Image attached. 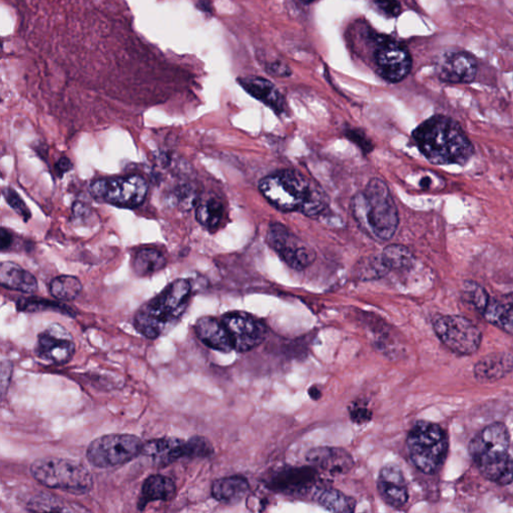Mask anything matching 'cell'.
Masks as SVG:
<instances>
[{
	"mask_svg": "<svg viewBox=\"0 0 513 513\" xmlns=\"http://www.w3.org/2000/svg\"><path fill=\"white\" fill-rule=\"evenodd\" d=\"M407 447L413 465L421 472L432 475L448 458V438L438 424L418 421L408 433Z\"/></svg>",
	"mask_w": 513,
	"mask_h": 513,
	"instance_id": "obj_7",
	"label": "cell"
},
{
	"mask_svg": "<svg viewBox=\"0 0 513 513\" xmlns=\"http://www.w3.org/2000/svg\"><path fill=\"white\" fill-rule=\"evenodd\" d=\"M477 59L467 52L444 55L438 65V74L441 81L450 84H469L478 75Z\"/></svg>",
	"mask_w": 513,
	"mask_h": 513,
	"instance_id": "obj_15",
	"label": "cell"
},
{
	"mask_svg": "<svg viewBox=\"0 0 513 513\" xmlns=\"http://www.w3.org/2000/svg\"><path fill=\"white\" fill-rule=\"evenodd\" d=\"M354 218L361 228L378 241H388L397 233L399 216L389 187L380 179H372L351 203Z\"/></svg>",
	"mask_w": 513,
	"mask_h": 513,
	"instance_id": "obj_4",
	"label": "cell"
},
{
	"mask_svg": "<svg viewBox=\"0 0 513 513\" xmlns=\"http://www.w3.org/2000/svg\"><path fill=\"white\" fill-rule=\"evenodd\" d=\"M374 5L382 15L388 17H397L402 11L398 0H374Z\"/></svg>",
	"mask_w": 513,
	"mask_h": 513,
	"instance_id": "obj_36",
	"label": "cell"
},
{
	"mask_svg": "<svg viewBox=\"0 0 513 513\" xmlns=\"http://www.w3.org/2000/svg\"><path fill=\"white\" fill-rule=\"evenodd\" d=\"M513 369V358L508 353H493L480 359L475 375L480 382H493L506 377Z\"/></svg>",
	"mask_w": 513,
	"mask_h": 513,
	"instance_id": "obj_22",
	"label": "cell"
},
{
	"mask_svg": "<svg viewBox=\"0 0 513 513\" xmlns=\"http://www.w3.org/2000/svg\"><path fill=\"white\" fill-rule=\"evenodd\" d=\"M238 83L244 90L252 96L268 106L277 114L285 110L284 97L271 82L259 76H246L238 78Z\"/></svg>",
	"mask_w": 513,
	"mask_h": 513,
	"instance_id": "obj_20",
	"label": "cell"
},
{
	"mask_svg": "<svg viewBox=\"0 0 513 513\" xmlns=\"http://www.w3.org/2000/svg\"><path fill=\"white\" fill-rule=\"evenodd\" d=\"M147 190L149 185L140 175L97 180L90 186L94 198L128 209L141 206L146 200Z\"/></svg>",
	"mask_w": 513,
	"mask_h": 513,
	"instance_id": "obj_9",
	"label": "cell"
},
{
	"mask_svg": "<svg viewBox=\"0 0 513 513\" xmlns=\"http://www.w3.org/2000/svg\"><path fill=\"white\" fill-rule=\"evenodd\" d=\"M176 495L175 481L169 477L156 475L147 478L143 485L141 498L137 502L140 510L154 501H169Z\"/></svg>",
	"mask_w": 513,
	"mask_h": 513,
	"instance_id": "obj_24",
	"label": "cell"
},
{
	"mask_svg": "<svg viewBox=\"0 0 513 513\" xmlns=\"http://www.w3.org/2000/svg\"><path fill=\"white\" fill-rule=\"evenodd\" d=\"M311 465L329 475H343L353 467L349 453L340 448H317L312 450L307 458Z\"/></svg>",
	"mask_w": 513,
	"mask_h": 513,
	"instance_id": "obj_19",
	"label": "cell"
},
{
	"mask_svg": "<svg viewBox=\"0 0 513 513\" xmlns=\"http://www.w3.org/2000/svg\"><path fill=\"white\" fill-rule=\"evenodd\" d=\"M377 488L383 501L390 507L402 508L408 501L407 481L401 469L397 466H387L381 469Z\"/></svg>",
	"mask_w": 513,
	"mask_h": 513,
	"instance_id": "obj_16",
	"label": "cell"
},
{
	"mask_svg": "<svg viewBox=\"0 0 513 513\" xmlns=\"http://www.w3.org/2000/svg\"><path fill=\"white\" fill-rule=\"evenodd\" d=\"M413 140L421 154L438 166L467 165L473 146L460 125L447 116H433L414 130Z\"/></svg>",
	"mask_w": 513,
	"mask_h": 513,
	"instance_id": "obj_1",
	"label": "cell"
},
{
	"mask_svg": "<svg viewBox=\"0 0 513 513\" xmlns=\"http://www.w3.org/2000/svg\"><path fill=\"white\" fill-rule=\"evenodd\" d=\"M317 501L324 508L335 512H352L357 502L351 498L343 495L337 489H325L317 497Z\"/></svg>",
	"mask_w": 513,
	"mask_h": 513,
	"instance_id": "obj_29",
	"label": "cell"
},
{
	"mask_svg": "<svg viewBox=\"0 0 513 513\" xmlns=\"http://www.w3.org/2000/svg\"><path fill=\"white\" fill-rule=\"evenodd\" d=\"M14 240V235L11 232L5 228L0 230V249H2V252H6L11 249Z\"/></svg>",
	"mask_w": 513,
	"mask_h": 513,
	"instance_id": "obj_39",
	"label": "cell"
},
{
	"mask_svg": "<svg viewBox=\"0 0 513 513\" xmlns=\"http://www.w3.org/2000/svg\"><path fill=\"white\" fill-rule=\"evenodd\" d=\"M13 373V365L9 361H3L2 364V392L5 396L7 387H9V382H11Z\"/></svg>",
	"mask_w": 513,
	"mask_h": 513,
	"instance_id": "obj_38",
	"label": "cell"
},
{
	"mask_svg": "<svg viewBox=\"0 0 513 513\" xmlns=\"http://www.w3.org/2000/svg\"><path fill=\"white\" fill-rule=\"evenodd\" d=\"M186 455L189 458H206L214 455L211 442L203 437H194L186 440Z\"/></svg>",
	"mask_w": 513,
	"mask_h": 513,
	"instance_id": "obj_33",
	"label": "cell"
},
{
	"mask_svg": "<svg viewBox=\"0 0 513 513\" xmlns=\"http://www.w3.org/2000/svg\"><path fill=\"white\" fill-rule=\"evenodd\" d=\"M221 320L236 351L248 352L259 347L266 337L264 324L248 313H226Z\"/></svg>",
	"mask_w": 513,
	"mask_h": 513,
	"instance_id": "obj_12",
	"label": "cell"
},
{
	"mask_svg": "<svg viewBox=\"0 0 513 513\" xmlns=\"http://www.w3.org/2000/svg\"><path fill=\"white\" fill-rule=\"evenodd\" d=\"M192 293L189 280L177 279L166 286L136 312V330L149 339H156L169 333L182 319Z\"/></svg>",
	"mask_w": 513,
	"mask_h": 513,
	"instance_id": "obj_3",
	"label": "cell"
},
{
	"mask_svg": "<svg viewBox=\"0 0 513 513\" xmlns=\"http://www.w3.org/2000/svg\"><path fill=\"white\" fill-rule=\"evenodd\" d=\"M142 455L152 458L156 466H169L187 458L186 440L176 438L153 439L144 443Z\"/></svg>",
	"mask_w": 513,
	"mask_h": 513,
	"instance_id": "obj_17",
	"label": "cell"
},
{
	"mask_svg": "<svg viewBox=\"0 0 513 513\" xmlns=\"http://www.w3.org/2000/svg\"><path fill=\"white\" fill-rule=\"evenodd\" d=\"M510 436L505 424L495 423L472 438L469 452L481 475L508 486L513 482V458L509 455Z\"/></svg>",
	"mask_w": 513,
	"mask_h": 513,
	"instance_id": "obj_5",
	"label": "cell"
},
{
	"mask_svg": "<svg viewBox=\"0 0 513 513\" xmlns=\"http://www.w3.org/2000/svg\"><path fill=\"white\" fill-rule=\"evenodd\" d=\"M32 508L29 510L33 511H86V508H82V507L74 508L72 505H66V503L59 502L55 498H38L37 500L32 502L29 506Z\"/></svg>",
	"mask_w": 513,
	"mask_h": 513,
	"instance_id": "obj_34",
	"label": "cell"
},
{
	"mask_svg": "<svg viewBox=\"0 0 513 513\" xmlns=\"http://www.w3.org/2000/svg\"><path fill=\"white\" fill-rule=\"evenodd\" d=\"M371 413L367 408L357 407L351 409V417L355 422L362 423L370 418Z\"/></svg>",
	"mask_w": 513,
	"mask_h": 513,
	"instance_id": "obj_40",
	"label": "cell"
},
{
	"mask_svg": "<svg viewBox=\"0 0 513 513\" xmlns=\"http://www.w3.org/2000/svg\"><path fill=\"white\" fill-rule=\"evenodd\" d=\"M304 2H312V0H304Z\"/></svg>",
	"mask_w": 513,
	"mask_h": 513,
	"instance_id": "obj_44",
	"label": "cell"
},
{
	"mask_svg": "<svg viewBox=\"0 0 513 513\" xmlns=\"http://www.w3.org/2000/svg\"><path fill=\"white\" fill-rule=\"evenodd\" d=\"M440 341L459 355L476 353L482 341V333L469 319L458 315L441 316L433 322Z\"/></svg>",
	"mask_w": 513,
	"mask_h": 513,
	"instance_id": "obj_10",
	"label": "cell"
},
{
	"mask_svg": "<svg viewBox=\"0 0 513 513\" xmlns=\"http://www.w3.org/2000/svg\"><path fill=\"white\" fill-rule=\"evenodd\" d=\"M195 331L196 337L211 349L223 353L234 350L229 334L222 320L205 316L196 321Z\"/></svg>",
	"mask_w": 513,
	"mask_h": 513,
	"instance_id": "obj_18",
	"label": "cell"
},
{
	"mask_svg": "<svg viewBox=\"0 0 513 513\" xmlns=\"http://www.w3.org/2000/svg\"><path fill=\"white\" fill-rule=\"evenodd\" d=\"M374 61L378 74L390 83L401 82L411 71L412 58L408 49L390 39L378 45L374 54Z\"/></svg>",
	"mask_w": 513,
	"mask_h": 513,
	"instance_id": "obj_13",
	"label": "cell"
},
{
	"mask_svg": "<svg viewBox=\"0 0 513 513\" xmlns=\"http://www.w3.org/2000/svg\"><path fill=\"white\" fill-rule=\"evenodd\" d=\"M310 470L303 472V469L283 472L275 481V486L284 491L300 490L308 486L312 480Z\"/></svg>",
	"mask_w": 513,
	"mask_h": 513,
	"instance_id": "obj_32",
	"label": "cell"
},
{
	"mask_svg": "<svg viewBox=\"0 0 513 513\" xmlns=\"http://www.w3.org/2000/svg\"><path fill=\"white\" fill-rule=\"evenodd\" d=\"M271 72L275 75L278 76H286L290 75L289 68L286 66L284 64L276 63L271 65Z\"/></svg>",
	"mask_w": 513,
	"mask_h": 513,
	"instance_id": "obj_42",
	"label": "cell"
},
{
	"mask_svg": "<svg viewBox=\"0 0 513 513\" xmlns=\"http://www.w3.org/2000/svg\"><path fill=\"white\" fill-rule=\"evenodd\" d=\"M82 290V282L74 276H59L49 283V292L58 301H73Z\"/></svg>",
	"mask_w": 513,
	"mask_h": 513,
	"instance_id": "obj_27",
	"label": "cell"
},
{
	"mask_svg": "<svg viewBox=\"0 0 513 513\" xmlns=\"http://www.w3.org/2000/svg\"><path fill=\"white\" fill-rule=\"evenodd\" d=\"M196 6L199 9V11L205 14L213 13V5L210 0H198V3H196Z\"/></svg>",
	"mask_w": 513,
	"mask_h": 513,
	"instance_id": "obj_43",
	"label": "cell"
},
{
	"mask_svg": "<svg viewBox=\"0 0 513 513\" xmlns=\"http://www.w3.org/2000/svg\"><path fill=\"white\" fill-rule=\"evenodd\" d=\"M381 256L388 270L409 268L413 263L411 252L403 246H389Z\"/></svg>",
	"mask_w": 513,
	"mask_h": 513,
	"instance_id": "obj_31",
	"label": "cell"
},
{
	"mask_svg": "<svg viewBox=\"0 0 513 513\" xmlns=\"http://www.w3.org/2000/svg\"><path fill=\"white\" fill-rule=\"evenodd\" d=\"M224 216L223 204L215 198L201 203L196 210V219L204 228L214 230L218 228Z\"/></svg>",
	"mask_w": 513,
	"mask_h": 513,
	"instance_id": "obj_28",
	"label": "cell"
},
{
	"mask_svg": "<svg viewBox=\"0 0 513 513\" xmlns=\"http://www.w3.org/2000/svg\"><path fill=\"white\" fill-rule=\"evenodd\" d=\"M267 239L271 248L295 270L309 267L316 259L314 250L281 224L270 226Z\"/></svg>",
	"mask_w": 513,
	"mask_h": 513,
	"instance_id": "obj_11",
	"label": "cell"
},
{
	"mask_svg": "<svg viewBox=\"0 0 513 513\" xmlns=\"http://www.w3.org/2000/svg\"><path fill=\"white\" fill-rule=\"evenodd\" d=\"M259 187L266 200L283 212L298 211L314 218L327 206L325 194L298 172L286 170L267 176Z\"/></svg>",
	"mask_w": 513,
	"mask_h": 513,
	"instance_id": "obj_2",
	"label": "cell"
},
{
	"mask_svg": "<svg viewBox=\"0 0 513 513\" xmlns=\"http://www.w3.org/2000/svg\"><path fill=\"white\" fill-rule=\"evenodd\" d=\"M347 134L348 139L357 144L365 154L372 151L373 146L372 143L367 139V135L359 132L358 130L348 131Z\"/></svg>",
	"mask_w": 513,
	"mask_h": 513,
	"instance_id": "obj_37",
	"label": "cell"
},
{
	"mask_svg": "<svg viewBox=\"0 0 513 513\" xmlns=\"http://www.w3.org/2000/svg\"><path fill=\"white\" fill-rule=\"evenodd\" d=\"M488 322L513 334V292L500 298H488L479 311Z\"/></svg>",
	"mask_w": 513,
	"mask_h": 513,
	"instance_id": "obj_21",
	"label": "cell"
},
{
	"mask_svg": "<svg viewBox=\"0 0 513 513\" xmlns=\"http://www.w3.org/2000/svg\"><path fill=\"white\" fill-rule=\"evenodd\" d=\"M249 490L248 480L243 477L234 476L215 480L212 496L216 500L226 505H235L248 495Z\"/></svg>",
	"mask_w": 513,
	"mask_h": 513,
	"instance_id": "obj_25",
	"label": "cell"
},
{
	"mask_svg": "<svg viewBox=\"0 0 513 513\" xmlns=\"http://www.w3.org/2000/svg\"><path fill=\"white\" fill-rule=\"evenodd\" d=\"M0 283L6 289L25 294H33L38 287L35 276L14 262L0 265Z\"/></svg>",
	"mask_w": 513,
	"mask_h": 513,
	"instance_id": "obj_23",
	"label": "cell"
},
{
	"mask_svg": "<svg viewBox=\"0 0 513 513\" xmlns=\"http://www.w3.org/2000/svg\"><path fill=\"white\" fill-rule=\"evenodd\" d=\"M166 264L165 256L153 248L137 251L133 261V268L139 277H149L164 269Z\"/></svg>",
	"mask_w": 513,
	"mask_h": 513,
	"instance_id": "obj_26",
	"label": "cell"
},
{
	"mask_svg": "<svg viewBox=\"0 0 513 513\" xmlns=\"http://www.w3.org/2000/svg\"><path fill=\"white\" fill-rule=\"evenodd\" d=\"M55 169L59 175H63L73 169V164L70 159H67V157L64 156L55 165Z\"/></svg>",
	"mask_w": 513,
	"mask_h": 513,
	"instance_id": "obj_41",
	"label": "cell"
},
{
	"mask_svg": "<svg viewBox=\"0 0 513 513\" xmlns=\"http://www.w3.org/2000/svg\"><path fill=\"white\" fill-rule=\"evenodd\" d=\"M3 194L5 201L11 206V208L21 216L25 222L32 218V213L27 208L26 204L12 187H5Z\"/></svg>",
	"mask_w": 513,
	"mask_h": 513,
	"instance_id": "obj_35",
	"label": "cell"
},
{
	"mask_svg": "<svg viewBox=\"0 0 513 513\" xmlns=\"http://www.w3.org/2000/svg\"><path fill=\"white\" fill-rule=\"evenodd\" d=\"M19 311L38 312V311H56L68 316H75L72 308L67 307L61 302H53L39 298H22L17 302Z\"/></svg>",
	"mask_w": 513,
	"mask_h": 513,
	"instance_id": "obj_30",
	"label": "cell"
},
{
	"mask_svg": "<svg viewBox=\"0 0 513 513\" xmlns=\"http://www.w3.org/2000/svg\"><path fill=\"white\" fill-rule=\"evenodd\" d=\"M144 442L133 434H107L95 439L86 450V458L95 468L124 466L142 455Z\"/></svg>",
	"mask_w": 513,
	"mask_h": 513,
	"instance_id": "obj_8",
	"label": "cell"
},
{
	"mask_svg": "<svg viewBox=\"0 0 513 513\" xmlns=\"http://www.w3.org/2000/svg\"><path fill=\"white\" fill-rule=\"evenodd\" d=\"M35 351L43 360L64 365L74 357L75 344L71 333L55 323L38 335Z\"/></svg>",
	"mask_w": 513,
	"mask_h": 513,
	"instance_id": "obj_14",
	"label": "cell"
},
{
	"mask_svg": "<svg viewBox=\"0 0 513 513\" xmlns=\"http://www.w3.org/2000/svg\"><path fill=\"white\" fill-rule=\"evenodd\" d=\"M31 473L44 487L73 495H86L94 488L92 472L77 460L58 458L37 459L31 467Z\"/></svg>",
	"mask_w": 513,
	"mask_h": 513,
	"instance_id": "obj_6",
	"label": "cell"
}]
</instances>
